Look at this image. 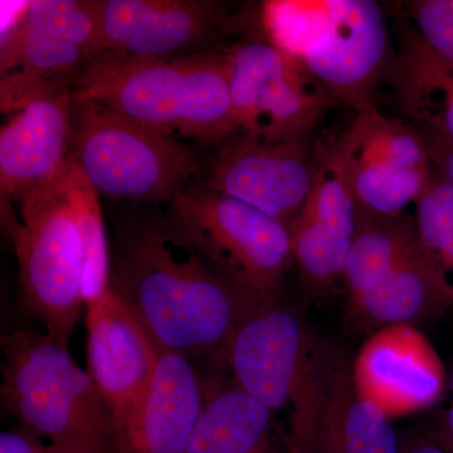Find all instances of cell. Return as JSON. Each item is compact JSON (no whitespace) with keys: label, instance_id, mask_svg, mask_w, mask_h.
<instances>
[{"label":"cell","instance_id":"12","mask_svg":"<svg viewBox=\"0 0 453 453\" xmlns=\"http://www.w3.org/2000/svg\"><path fill=\"white\" fill-rule=\"evenodd\" d=\"M2 57V70L29 81L71 80L105 52L104 0L27 3Z\"/></svg>","mask_w":453,"mask_h":453},{"label":"cell","instance_id":"13","mask_svg":"<svg viewBox=\"0 0 453 453\" xmlns=\"http://www.w3.org/2000/svg\"><path fill=\"white\" fill-rule=\"evenodd\" d=\"M388 57L383 12L372 0H333L332 16L301 64L330 95L357 112L374 107L372 94Z\"/></svg>","mask_w":453,"mask_h":453},{"label":"cell","instance_id":"14","mask_svg":"<svg viewBox=\"0 0 453 453\" xmlns=\"http://www.w3.org/2000/svg\"><path fill=\"white\" fill-rule=\"evenodd\" d=\"M357 211L340 142L319 146L308 198L288 226L294 259L308 281L332 283L344 276Z\"/></svg>","mask_w":453,"mask_h":453},{"label":"cell","instance_id":"6","mask_svg":"<svg viewBox=\"0 0 453 453\" xmlns=\"http://www.w3.org/2000/svg\"><path fill=\"white\" fill-rule=\"evenodd\" d=\"M61 175L18 203L20 222H7L27 310L46 326L47 334L68 342L85 305L83 252Z\"/></svg>","mask_w":453,"mask_h":453},{"label":"cell","instance_id":"20","mask_svg":"<svg viewBox=\"0 0 453 453\" xmlns=\"http://www.w3.org/2000/svg\"><path fill=\"white\" fill-rule=\"evenodd\" d=\"M351 303L360 318L387 326L410 324L449 308L419 250L417 235L388 273Z\"/></svg>","mask_w":453,"mask_h":453},{"label":"cell","instance_id":"15","mask_svg":"<svg viewBox=\"0 0 453 453\" xmlns=\"http://www.w3.org/2000/svg\"><path fill=\"white\" fill-rule=\"evenodd\" d=\"M226 7L216 0H104L103 55L177 58L219 32ZM207 52V50H205Z\"/></svg>","mask_w":453,"mask_h":453},{"label":"cell","instance_id":"16","mask_svg":"<svg viewBox=\"0 0 453 453\" xmlns=\"http://www.w3.org/2000/svg\"><path fill=\"white\" fill-rule=\"evenodd\" d=\"M445 380L436 351L410 324L375 333L354 363L357 393L389 418L434 404L445 389Z\"/></svg>","mask_w":453,"mask_h":453},{"label":"cell","instance_id":"19","mask_svg":"<svg viewBox=\"0 0 453 453\" xmlns=\"http://www.w3.org/2000/svg\"><path fill=\"white\" fill-rule=\"evenodd\" d=\"M319 453H398L389 417L357 393L344 360L316 357Z\"/></svg>","mask_w":453,"mask_h":453},{"label":"cell","instance_id":"1","mask_svg":"<svg viewBox=\"0 0 453 453\" xmlns=\"http://www.w3.org/2000/svg\"><path fill=\"white\" fill-rule=\"evenodd\" d=\"M110 288L159 350L189 357L225 350L262 300L226 279L169 213L136 214L122 223Z\"/></svg>","mask_w":453,"mask_h":453},{"label":"cell","instance_id":"4","mask_svg":"<svg viewBox=\"0 0 453 453\" xmlns=\"http://www.w3.org/2000/svg\"><path fill=\"white\" fill-rule=\"evenodd\" d=\"M68 159L98 195L113 201L170 202L205 170L198 151L181 140L76 98Z\"/></svg>","mask_w":453,"mask_h":453},{"label":"cell","instance_id":"31","mask_svg":"<svg viewBox=\"0 0 453 453\" xmlns=\"http://www.w3.org/2000/svg\"><path fill=\"white\" fill-rule=\"evenodd\" d=\"M44 453H85L81 451H76V449H65V447L47 446L46 452Z\"/></svg>","mask_w":453,"mask_h":453},{"label":"cell","instance_id":"28","mask_svg":"<svg viewBox=\"0 0 453 453\" xmlns=\"http://www.w3.org/2000/svg\"><path fill=\"white\" fill-rule=\"evenodd\" d=\"M416 129L425 142L432 164L453 186V139L431 122H417Z\"/></svg>","mask_w":453,"mask_h":453},{"label":"cell","instance_id":"5","mask_svg":"<svg viewBox=\"0 0 453 453\" xmlns=\"http://www.w3.org/2000/svg\"><path fill=\"white\" fill-rule=\"evenodd\" d=\"M168 213L234 285L257 299L277 296L294 261L288 226L202 183L178 190Z\"/></svg>","mask_w":453,"mask_h":453},{"label":"cell","instance_id":"21","mask_svg":"<svg viewBox=\"0 0 453 453\" xmlns=\"http://www.w3.org/2000/svg\"><path fill=\"white\" fill-rule=\"evenodd\" d=\"M271 414L235 386L219 390L205 402L187 453H271Z\"/></svg>","mask_w":453,"mask_h":453},{"label":"cell","instance_id":"10","mask_svg":"<svg viewBox=\"0 0 453 453\" xmlns=\"http://www.w3.org/2000/svg\"><path fill=\"white\" fill-rule=\"evenodd\" d=\"M339 142L357 207L380 216H401L416 204L434 169L416 127L381 115L374 106L357 112Z\"/></svg>","mask_w":453,"mask_h":453},{"label":"cell","instance_id":"22","mask_svg":"<svg viewBox=\"0 0 453 453\" xmlns=\"http://www.w3.org/2000/svg\"><path fill=\"white\" fill-rule=\"evenodd\" d=\"M395 65L396 96L416 122H431L453 139V73L414 29L403 35Z\"/></svg>","mask_w":453,"mask_h":453},{"label":"cell","instance_id":"3","mask_svg":"<svg viewBox=\"0 0 453 453\" xmlns=\"http://www.w3.org/2000/svg\"><path fill=\"white\" fill-rule=\"evenodd\" d=\"M3 349V402L27 431L85 453L118 449L111 410L67 342L20 330Z\"/></svg>","mask_w":453,"mask_h":453},{"label":"cell","instance_id":"18","mask_svg":"<svg viewBox=\"0 0 453 453\" xmlns=\"http://www.w3.org/2000/svg\"><path fill=\"white\" fill-rule=\"evenodd\" d=\"M190 357L159 350L153 377L116 429L120 453H187L205 402Z\"/></svg>","mask_w":453,"mask_h":453},{"label":"cell","instance_id":"11","mask_svg":"<svg viewBox=\"0 0 453 453\" xmlns=\"http://www.w3.org/2000/svg\"><path fill=\"white\" fill-rule=\"evenodd\" d=\"M315 153L308 139L264 142L244 135L211 157L203 186L290 226L308 198Z\"/></svg>","mask_w":453,"mask_h":453},{"label":"cell","instance_id":"7","mask_svg":"<svg viewBox=\"0 0 453 453\" xmlns=\"http://www.w3.org/2000/svg\"><path fill=\"white\" fill-rule=\"evenodd\" d=\"M276 297L246 312L226 342V362L234 386L271 412L294 405L297 436L315 443L318 360L299 319Z\"/></svg>","mask_w":453,"mask_h":453},{"label":"cell","instance_id":"8","mask_svg":"<svg viewBox=\"0 0 453 453\" xmlns=\"http://www.w3.org/2000/svg\"><path fill=\"white\" fill-rule=\"evenodd\" d=\"M232 115L238 130L264 142L305 138L335 98L301 62L270 41L225 50Z\"/></svg>","mask_w":453,"mask_h":453},{"label":"cell","instance_id":"29","mask_svg":"<svg viewBox=\"0 0 453 453\" xmlns=\"http://www.w3.org/2000/svg\"><path fill=\"white\" fill-rule=\"evenodd\" d=\"M33 432H3L0 434V453H44L47 446L42 445Z\"/></svg>","mask_w":453,"mask_h":453},{"label":"cell","instance_id":"24","mask_svg":"<svg viewBox=\"0 0 453 453\" xmlns=\"http://www.w3.org/2000/svg\"><path fill=\"white\" fill-rule=\"evenodd\" d=\"M61 180L81 237L82 299L88 306L103 299L111 285V256L100 195L73 160L68 159Z\"/></svg>","mask_w":453,"mask_h":453},{"label":"cell","instance_id":"32","mask_svg":"<svg viewBox=\"0 0 453 453\" xmlns=\"http://www.w3.org/2000/svg\"><path fill=\"white\" fill-rule=\"evenodd\" d=\"M449 428H451V431L453 432V405L451 407V411H449Z\"/></svg>","mask_w":453,"mask_h":453},{"label":"cell","instance_id":"25","mask_svg":"<svg viewBox=\"0 0 453 453\" xmlns=\"http://www.w3.org/2000/svg\"><path fill=\"white\" fill-rule=\"evenodd\" d=\"M414 228L429 270L447 306H453V186L434 165L431 178L416 202Z\"/></svg>","mask_w":453,"mask_h":453},{"label":"cell","instance_id":"26","mask_svg":"<svg viewBox=\"0 0 453 453\" xmlns=\"http://www.w3.org/2000/svg\"><path fill=\"white\" fill-rule=\"evenodd\" d=\"M333 0H271L262 5L267 40L301 61L332 16Z\"/></svg>","mask_w":453,"mask_h":453},{"label":"cell","instance_id":"9","mask_svg":"<svg viewBox=\"0 0 453 453\" xmlns=\"http://www.w3.org/2000/svg\"><path fill=\"white\" fill-rule=\"evenodd\" d=\"M2 110L12 113L0 131L2 202L19 203L64 172L73 138L71 80L29 81L2 77Z\"/></svg>","mask_w":453,"mask_h":453},{"label":"cell","instance_id":"17","mask_svg":"<svg viewBox=\"0 0 453 453\" xmlns=\"http://www.w3.org/2000/svg\"><path fill=\"white\" fill-rule=\"evenodd\" d=\"M86 308L88 372L111 410L118 429L153 377L159 349L111 288Z\"/></svg>","mask_w":453,"mask_h":453},{"label":"cell","instance_id":"27","mask_svg":"<svg viewBox=\"0 0 453 453\" xmlns=\"http://www.w3.org/2000/svg\"><path fill=\"white\" fill-rule=\"evenodd\" d=\"M405 8L419 37L453 73V0H414Z\"/></svg>","mask_w":453,"mask_h":453},{"label":"cell","instance_id":"33","mask_svg":"<svg viewBox=\"0 0 453 453\" xmlns=\"http://www.w3.org/2000/svg\"><path fill=\"white\" fill-rule=\"evenodd\" d=\"M451 384H452V389H453V375H452V383Z\"/></svg>","mask_w":453,"mask_h":453},{"label":"cell","instance_id":"30","mask_svg":"<svg viewBox=\"0 0 453 453\" xmlns=\"http://www.w3.org/2000/svg\"><path fill=\"white\" fill-rule=\"evenodd\" d=\"M410 453H446V452H443L442 449H438V447H436V446L425 445V446L417 447V449H414L413 451H411Z\"/></svg>","mask_w":453,"mask_h":453},{"label":"cell","instance_id":"23","mask_svg":"<svg viewBox=\"0 0 453 453\" xmlns=\"http://www.w3.org/2000/svg\"><path fill=\"white\" fill-rule=\"evenodd\" d=\"M414 240L412 217L380 216L357 207L356 234L342 276L351 300L380 281Z\"/></svg>","mask_w":453,"mask_h":453},{"label":"cell","instance_id":"34","mask_svg":"<svg viewBox=\"0 0 453 453\" xmlns=\"http://www.w3.org/2000/svg\"><path fill=\"white\" fill-rule=\"evenodd\" d=\"M294 453H308V452H294Z\"/></svg>","mask_w":453,"mask_h":453},{"label":"cell","instance_id":"2","mask_svg":"<svg viewBox=\"0 0 453 453\" xmlns=\"http://www.w3.org/2000/svg\"><path fill=\"white\" fill-rule=\"evenodd\" d=\"M73 94L181 142L219 144L238 130L225 53L177 58L101 55L74 74Z\"/></svg>","mask_w":453,"mask_h":453}]
</instances>
